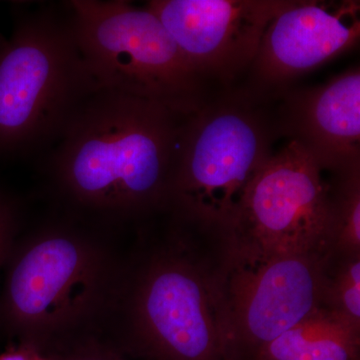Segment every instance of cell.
Wrapping results in <instances>:
<instances>
[{
    "label": "cell",
    "mask_w": 360,
    "mask_h": 360,
    "mask_svg": "<svg viewBox=\"0 0 360 360\" xmlns=\"http://www.w3.org/2000/svg\"><path fill=\"white\" fill-rule=\"evenodd\" d=\"M142 352L158 360H217L229 356L215 274L191 259L163 251L134 277L122 270L108 317Z\"/></svg>",
    "instance_id": "8992f818"
},
{
    "label": "cell",
    "mask_w": 360,
    "mask_h": 360,
    "mask_svg": "<svg viewBox=\"0 0 360 360\" xmlns=\"http://www.w3.org/2000/svg\"><path fill=\"white\" fill-rule=\"evenodd\" d=\"M359 1L290 0L265 30L251 92L266 96L349 51L359 40Z\"/></svg>",
    "instance_id": "30bf717a"
},
{
    "label": "cell",
    "mask_w": 360,
    "mask_h": 360,
    "mask_svg": "<svg viewBox=\"0 0 360 360\" xmlns=\"http://www.w3.org/2000/svg\"><path fill=\"white\" fill-rule=\"evenodd\" d=\"M7 42V39L4 37L1 32H0V54H1L2 51H4V47H6Z\"/></svg>",
    "instance_id": "ac0fdd59"
},
{
    "label": "cell",
    "mask_w": 360,
    "mask_h": 360,
    "mask_svg": "<svg viewBox=\"0 0 360 360\" xmlns=\"http://www.w3.org/2000/svg\"><path fill=\"white\" fill-rule=\"evenodd\" d=\"M96 90L68 2L21 15L0 54V156L58 143Z\"/></svg>",
    "instance_id": "7a4b0ae2"
},
{
    "label": "cell",
    "mask_w": 360,
    "mask_h": 360,
    "mask_svg": "<svg viewBox=\"0 0 360 360\" xmlns=\"http://www.w3.org/2000/svg\"><path fill=\"white\" fill-rule=\"evenodd\" d=\"M359 330L321 307L257 350L258 360H357Z\"/></svg>",
    "instance_id": "7c38bea8"
},
{
    "label": "cell",
    "mask_w": 360,
    "mask_h": 360,
    "mask_svg": "<svg viewBox=\"0 0 360 360\" xmlns=\"http://www.w3.org/2000/svg\"><path fill=\"white\" fill-rule=\"evenodd\" d=\"M122 269L82 231L53 225L18 250L7 276L4 311L23 345L65 347L106 319Z\"/></svg>",
    "instance_id": "3957f363"
},
{
    "label": "cell",
    "mask_w": 360,
    "mask_h": 360,
    "mask_svg": "<svg viewBox=\"0 0 360 360\" xmlns=\"http://www.w3.org/2000/svg\"><path fill=\"white\" fill-rule=\"evenodd\" d=\"M0 360H51V357L44 356L42 352L37 348L21 343L20 347L13 348L0 355Z\"/></svg>",
    "instance_id": "e0dca14e"
},
{
    "label": "cell",
    "mask_w": 360,
    "mask_h": 360,
    "mask_svg": "<svg viewBox=\"0 0 360 360\" xmlns=\"http://www.w3.org/2000/svg\"><path fill=\"white\" fill-rule=\"evenodd\" d=\"M80 51L98 89L188 116L206 103L202 80L146 6L124 0L68 2Z\"/></svg>",
    "instance_id": "5b68a950"
},
{
    "label": "cell",
    "mask_w": 360,
    "mask_h": 360,
    "mask_svg": "<svg viewBox=\"0 0 360 360\" xmlns=\"http://www.w3.org/2000/svg\"><path fill=\"white\" fill-rule=\"evenodd\" d=\"M324 170L295 141L270 156L251 181L229 243L274 255H329L333 193Z\"/></svg>",
    "instance_id": "52a82bcc"
},
{
    "label": "cell",
    "mask_w": 360,
    "mask_h": 360,
    "mask_svg": "<svg viewBox=\"0 0 360 360\" xmlns=\"http://www.w3.org/2000/svg\"><path fill=\"white\" fill-rule=\"evenodd\" d=\"M51 360H129L120 349L94 338H84Z\"/></svg>",
    "instance_id": "9a60e30c"
},
{
    "label": "cell",
    "mask_w": 360,
    "mask_h": 360,
    "mask_svg": "<svg viewBox=\"0 0 360 360\" xmlns=\"http://www.w3.org/2000/svg\"><path fill=\"white\" fill-rule=\"evenodd\" d=\"M333 193V248L345 255H359L360 250V172L338 175Z\"/></svg>",
    "instance_id": "4fadbf2b"
},
{
    "label": "cell",
    "mask_w": 360,
    "mask_h": 360,
    "mask_svg": "<svg viewBox=\"0 0 360 360\" xmlns=\"http://www.w3.org/2000/svg\"><path fill=\"white\" fill-rule=\"evenodd\" d=\"M186 117L146 99L96 90L56 143V186L72 205L106 219L165 207Z\"/></svg>",
    "instance_id": "6da1fadb"
},
{
    "label": "cell",
    "mask_w": 360,
    "mask_h": 360,
    "mask_svg": "<svg viewBox=\"0 0 360 360\" xmlns=\"http://www.w3.org/2000/svg\"><path fill=\"white\" fill-rule=\"evenodd\" d=\"M321 307L328 309L352 328L360 329V257L345 255L333 278L324 276Z\"/></svg>",
    "instance_id": "5bb4252c"
},
{
    "label": "cell",
    "mask_w": 360,
    "mask_h": 360,
    "mask_svg": "<svg viewBox=\"0 0 360 360\" xmlns=\"http://www.w3.org/2000/svg\"><path fill=\"white\" fill-rule=\"evenodd\" d=\"M260 97L231 92L187 116L167 195L179 217L224 232L231 227L278 134Z\"/></svg>",
    "instance_id": "277c9868"
},
{
    "label": "cell",
    "mask_w": 360,
    "mask_h": 360,
    "mask_svg": "<svg viewBox=\"0 0 360 360\" xmlns=\"http://www.w3.org/2000/svg\"><path fill=\"white\" fill-rule=\"evenodd\" d=\"M229 245L215 274L229 354L236 345L258 350L321 309L329 255H274Z\"/></svg>",
    "instance_id": "ba28073f"
},
{
    "label": "cell",
    "mask_w": 360,
    "mask_h": 360,
    "mask_svg": "<svg viewBox=\"0 0 360 360\" xmlns=\"http://www.w3.org/2000/svg\"><path fill=\"white\" fill-rule=\"evenodd\" d=\"M276 129L300 143L324 172H360L359 66L288 96Z\"/></svg>",
    "instance_id": "8fae6325"
},
{
    "label": "cell",
    "mask_w": 360,
    "mask_h": 360,
    "mask_svg": "<svg viewBox=\"0 0 360 360\" xmlns=\"http://www.w3.org/2000/svg\"><path fill=\"white\" fill-rule=\"evenodd\" d=\"M290 0H153L158 16L194 71L224 84L257 58L272 20Z\"/></svg>",
    "instance_id": "9c48e42d"
},
{
    "label": "cell",
    "mask_w": 360,
    "mask_h": 360,
    "mask_svg": "<svg viewBox=\"0 0 360 360\" xmlns=\"http://www.w3.org/2000/svg\"><path fill=\"white\" fill-rule=\"evenodd\" d=\"M18 220L15 205L8 198L0 195V264L11 253Z\"/></svg>",
    "instance_id": "2e32d148"
}]
</instances>
